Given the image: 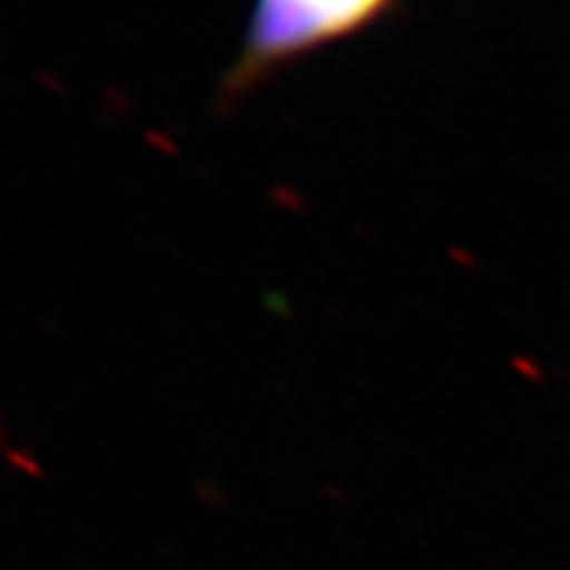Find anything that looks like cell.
Wrapping results in <instances>:
<instances>
[{"label":"cell","instance_id":"cell-1","mask_svg":"<svg viewBox=\"0 0 570 570\" xmlns=\"http://www.w3.org/2000/svg\"><path fill=\"white\" fill-rule=\"evenodd\" d=\"M387 3L391 0H256L236 61V88L315 47L353 36L382 16Z\"/></svg>","mask_w":570,"mask_h":570}]
</instances>
